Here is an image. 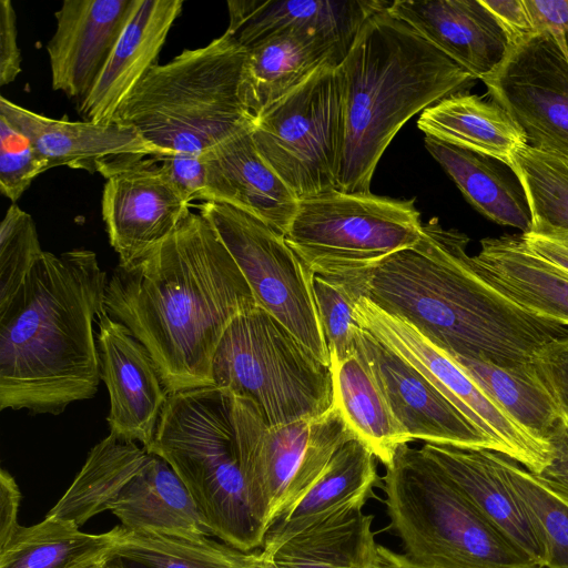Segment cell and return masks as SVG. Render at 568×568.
<instances>
[{
  "instance_id": "cell-1",
  "label": "cell",
  "mask_w": 568,
  "mask_h": 568,
  "mask_svg": "<svg viewBox=\"0 0 568 568\" xmlns=\"http://www.w3.org/2000/svg\"><path fill=\"white\" fill-rule=\"evenodd\" d=\"M257 306L239 265L200 213L108 280L104 311L151 354L166 392L214 385L212 361L241 313Z\"/></svg>"
},
{
  "instance_id": "cell-2",
  "label": "cell",
  "mask_w": 568,
  "mask_h": 568,
  "mask_svg": "<svg viewBox=\"0 0 568 568\" xmlns=\"http://www.w3.org/2000/svg\"><path fill=\"white\" fill-rule=\"evenodd\" d=\"M468 243L466 234L432 219L416 244L347 278L448 355L521 367L545 344L568 336V326L528 313L483 280Z\"/></svg>"
},
{
  "instance_id": "cell-3",
  "label": "cell",
  "mask_w": 568,
  "mask_h": 568,
  "mask_svg": "<svg viewBox=\"0 0 568 568\" xmlns=\"http://www.w3.org/2000/svg\"><path fill=\"white\" fill-rule=\"evenodd\" d=\"M106 273L93 251L43 252L0 310V409L59 415L101 381L93 323Z\"/></svg>"
},
{
  "instance_id": "cell-4",
  "label": "cell",
  "mask_w": 568,
  "mask_h": 568,
  "mask_svg": "<svg viewBox=\"0 0 568 568\" xmlns=\"http://www.w3.org/2000/svg\"><path fill=\"white\" fill-rule=\"evenodd\" d=\"M345 136L337 189L368 193L377 164L399 129L477 81L388 8L362 27L338 65Z\"/></svg>"
},
{
  "instance_id": "cell-5",
  "label": "cell",
  "mask_w": 568,
  "mask_h": 568,
  "mask_svg": "<svg viewBox=\"0 0 568 568\" xmlns=\"http://www.w3.org/2000/svg\"><path fill=\"white\" fill-rule=\"evenodd\" d=\"M246 49L227 32L155 64L113 121L168 154L204 153L255 120L242 95Z\"/></svg>"
},
{
  "instance_id": "cell-6",
  "label": "cell",
  "mask_w": 568,
  "mask_h": 568,
  "mask_svg": "<svg viewBox=\"0 0 568 568\" xmlns=\"http://www.w3.org/2000/svg\"><path fill=\"white\" fill-rule=\"evenodd\" d=\"M163 458L189 490L203 521L223 542L262 548L241 465L236 396L217 386L170 393L145 448Z\"/></svg>"
},
{
  "instance_id": "cell-7",
  "label": "cell",
  "mask_w": 568,
  "mask_h": 568,
  "mask_svg": "<svg viewBox=\"0 0 568 568\" xmlns=\"http://www.w3.org/2000/svg\"><path fill=\"white\" fill-rule=\"evenodd\" d=\"M390 527L405 554L434 568H542L518 550L420 448L385 466Z\"/></svg>"
},
{
  "instance_id": "cell-8",
  "label": "cell",
  "mask_w": 568,
  "mask_h": 568,
  "mask_svg": "<svg viewBox=\"0 0 568 568\" xmlns=\"http://www.w3.org/2000/svg\"><path fill=\"white\" fill-rule=\"evenodd\" d=\"M212 377L214 386L253 400L268 426L316 418L334 405L329 366L260 306L230 323Z\"/></svg>"
},
{
  "instance_id": "cell-9",
  "label": "cell",
  "mask_w": 568,
  "mask_h": 568,
  "mask_svg": "<svg viewBox=\"0 0 568 568\" xmlns=\"http://www.w3.org/2000/svg\"><path fill=\"white\" fill-rule=\"evenodd\" d=\"M423 225L414 199L333 189L300 199L284 236L314 274L347 277L416 244Z\"/></svg>"
},
{
  "instance_id": "cell-10",
  "label": "cell",
  "mask_w": 568,
  "mask_h": 568,
  "mask_svg": "<svg viewBox=\"0 0 568 568\" xmlns=\"http://www.w3.org/2000/svg\"><path fill=\"white\" fill-rule=\"evenodd\" d=\"M241 465L251 510L265 530L283 519L355 435L341 410L268 426L257 405L236 395Z\"/></svg>"
},
{
  "instance_id": "cell-11",
  "label": "cell",
  "mask_w": 568,
  "mask_h": 568,
  "mask_svg": "<svg viewBox=\"0 0 568 568\" xmlns=\"http://www.w3.org/2000/svg\"><path fill=\"white\" fill-rule=\"evenodd\" d=\"M252 136L298 200L337 189L345 136L338 67L323 65L270 105L254 120Z\"/></svg>"
},
{
  "instance_id": "cell-12",
  "label": "cell",
  "mask_w": 568,
  "mask_h": 568,
  "mask_svg": "<svg viewBox=\"0 0 568 568\" xmlns=\"http://www.w3.org/2000/svg\"><path fill=\"white\" fill-rule=\"evenodd\" d=\"M199 210L239 265L256 305L329 366L313 294L314 273L291 248L285 236L229 204L203 202Z\"/></svg>"
},
{
  "instance_id": "cell-13",
  "label": "cell",
  "mask_w": 568,
  "mask_h": 568,
  "mask_svg": "<svg viewBox=\"0 0 568 568\" xmlns=\"http://www.w3.org/2000/svg\"><path fill=\"white\" fill-rule=\"evenodd\" d=\"M358 324L416 367L503 454L534 474L550 462V446L519 427L444 351L404 320L364 296L355 302Z\"/></svg>"
},
{
  "instance_id": "cell-14",
  "label": "cell",
  "mask_w": 568,
  "mask_h": 568,
  "mask_svg": "<svg viewBox=\"0 0 568 568\" xmlns=\"http://www.w3.org/2000/svg\"><path fill=\"white\" fill-rule=\"evenodd\" d=\"M481 81L529 146L568 159V37L541 30L511 44Z\"/></svg>"
},
{
  "instance_id": "cell-15",
  "label": "cell",
  "mask_w": 568,
  "mask_h": 568,
  "mask_svg": "<svg viewBox=\"0 0 568 568\" xmlns=\"http://www.w3.org/2000/svg\"><path fill=\"white\" fill-rule=\"evenodd\" d=\"M356 355L373 374L408 442L497 452L491 439L416 367L364 328Z\"/></svg>"
},
{
  "instance_id": "cell-16",
  "label": "cell",
  "mask_w": 568,
  "mask_h": 568,
  "mask_svg": "<svg viewBox=\"0 0 568 568\" xmlns=\"http://www.w3.org/2000/svg\"><path fill=\"white\" fill-rule=\"evenodd\" d=\"M158 156L136 160L105 176L101 212L119 263L164 241L191 212Z\"/></svg>"
},
{
  "instance_id": "cell-17",
  "label": "cell",
  "mask_w": 568,
  "mask_h": 568,
  "mask_svg": "<svg viewBox=\"0 0 568 568\" xmlns=\"http://www.w3.org/2000/svg\"><path fill=\"white\" fill-rule=\"evenodd\" d=\"M101 381L110 395V434L148 448L169 393L145 346L104 310L98 316Z\"/></svg>"
},
{
  "instance_id": "cell-18",
  "label": "cell",
  "mask_w": 568,
  "mask_h": 568,
  "mask_svg": "<svg viewBox=\"0 0 568 568\" xmlns=\"http://www.w3.org/2000/svg\"><path fill=\"white\" fill-rule=\"evenodd\" d=\"M0 114L24 133L47 160L49 169L99 172L104 178L122 165L140 159L168 155L144 140L132 126L112 121L95 123L53 119L0 97Z\"/></svg>"
},
{
  "instance_id": "cell-19",
  "label": "cell",
  "mask_w": 568,
  "mask_h": 568,
  "mask_svg": "<svg viewBox=\"0 0 568 568\" xmlns=\"http://www.w3.org/2000/svg\"><path fill=\"white\" fill-rule=\"evenodd\" d=\"M134 0H64L47 44L51 85L80 102L102 71Z\"/></svg>"
},
{
  "instance_id": "cell-20",
  "label": "cell",
  "mask_w": 568,
  "mask_h": 568,
  "mask_svg": "<svg viewBox=\"0 0 568 568\" xmlns=\"http://www.w3.org/2000/svg\"><path fill=\"white\" fill-rule=\"evenodd\" d=\"M389 4L385 0H230L225 32L245 49L284 33L313 34L346 57L364 23Z\"/></svg>"
},
{
  "instance_id": "cell-21",
  "label": "cell",
  "mask_w": 568,
  "mask_h": 568,
  "mask_svg": "<svg viewBox=\"0 0 568 568\" xmlns=\"http://www.w3.org/2000/svg\"><path fill=\"white\" fill-rule=\"evenodd\" d=\"M388 11L476 80L494 73L510 47L480 0H395Z\"/></svg>"
},
{
  "instance_id": "cell-22",
  "label": "cell",
  "mask_w": 568,
  "mask_h": 568,
  "mask_svg": "<svg viewBox=\"0 0 568 568\" xmlns=\"http://www.w3.org/2000/svg\"><path fill=\"white\" fill-rule=\"evenodd\" d=\"M182 0H134L130 17L89 93L78 102L83 121L109 123L158 64Z\"/></svg>"
},
{
  "instance_id": "cell-23",
  "label": "cell",
  "mask_w": 568,
  "mask_h": 568,
  "mask_svg": "<svg viewBox=\"0 0 568 568\" xmlns=\"http://www.w3.org/2000/svg\"><path fill=\"white\" fill-rule=\"evenodd\" d=\"M252 126L205 152L206 202L229 204L285 235L298 197L258 152Z\"/></svg>"
},
{
  "instance_id": "cell-24",
  "label": "cell",
  "mask_w": 568,
  "mask_h": 568,
  "mask_svg": "<svg viewBox=\"0 0 568 568\" xmlns=\"http://www.w3.org/2000/svg\"><path fill=\"white\" fill-rule=\"evenodd\" d=\"M471 264L523 310L568 326V273L530 250L521 234L483 239Z\"/></svg>"
},
{
  "instance_id": "cell-25",
  "label": "cell",
  "mask_w": 568,
  "mask_h": 568,
  "mask_svg": "<svg viewBox=\"0 0 568 568\" xmlns=\"http://www.w3.org/2000/svg\"><path fill=\"white\" fill-rule=\"evenodd\" d=\"M420 449L518 550L542 567L538 536L490 450L428 443Z\"/></svg>"
},
{
  "instance_id": "cell-26",
  "label": "cell",
  "mask_w": 568,
  "mask_h": 568,
  "mask_svg": "<svg viewBox=\"0 0 568 568\" xmlns=\"http://www.w3.org/2000/svg\"><path fill=\"white\" fill-rule=\"evenodd\" d=\"M378 481L376 457L358 438L346 442L306 495L266 531L262 550L271 554L297 534L364 505Z\"/></svg>"
},
{
  "instance_id": "cell-27",
  "label": "cell",
  "mask_w": 568,
  "mask_h": 568,
  "mask_svg": "<svg viewBox=\"0 0 568 568\" xmlns=\"http://www.w3.org/2000/svg\"><path fill=\"white\" fill-rule=\"evenodd\" d=\"M345 54L332 42L306 33H284L246 49L242 95L253 118L298 88L325 64Z\"/></svg>"
},
{
  "instance_id": "cell-28",
  "label": "cell",
  "mask_w": 568,
  "mask_h": 568,
  "mask_svg": "<svg viewBox=\"0 0 568 568\" xmlns=\"http://www.w3.org/2000/svg\"><path fill=\"white\" fill-rule=\"evenodd\" d=\"M109 510L131 530L189 538L214 536L176 473L151 453Z\"/></svg>"
},
{
  "instance_id": "cell-29",
  "label": "cell",
  "mask_w": 568,
  "mask_h": 568,
  "mask_svg": "<svg viewBox=\"0 0 568 568\" xmlns=\"http://www.w3.org/2000/svg\"><path fill=\"white\" fill-rule=\"evenodd\" d=\"M417 126L425 136L493 158L510 169L516 153L528 145L523 131L501 106L466 91L424 110Z\"/></svg>"
},
{
  "instance_id": "cell-30",
  "label": "cell",
  "mask_w": 568,
  "mask_h": 568,
  "mask_svg": "<svg viewBox=\"0 0 568 568\" xmlns=\"http://www.w3.org/2000/svg\"><path fill=\"white\" fill-rule=\"evenodd\" d=\"M424 144L476 211L494 223L516 227L521 233L531 230L526 193L509 166L429 136H425Z\"/></svg>"
},
{
  "instance_id": "cell-31",
  "label": "cell",
  "mask_w": 568,
  "mask_h": 568,
  "mask_svg": "<svg viewBox=\"0 0 568 568\" xmlns=\"http://www.w3.org/2000/svg\"><path fill=\"white\" fill-rule=\"evenodd\" d=\"M150 457L135 442L109 434L94 445L84 465L48 517L71 520L79 527L109 510Z\"/></svg>"
},
{
  "instance_id": "cell-32",
  "label": "cell",
  "mask_w": 568,
  "mask_h": 568,
  "mask_svg": "<svg viewBox=\"0 0 568 568\" xmlns=\"http://www.w3.org/2000/svg\"><path fill=\"white\" fill-rule=\"evenodd\" d=\"M329 368L334 404L355 437L387 466L398 446L409 442L373 374L357 355L344 361L331 359Z\"/></svg>"
},
{
  "instance_id": "cell-33",
  "label": "cell",
  "mask_w": 568,
  "mask_h": 568,
  "mask_svg": "<svg viewBox=\"0 0 568 568\" xmlns=\"http://www.w3.org/2000/svg\"><path fill=\"white\" fill-rule=\"evenodd\" d=\"M373 519L357 508L297 534L271 554L262 552L278 568H372L377 545Z\"/></svg>"
},
{
  "instance_id": "cell-34",
  "label": "cell",
  "mask_w": 568,
  "mask_h": 568,
  "mask_svg": "<svg viewBox=\"0 0 568 568\" xmlns=\"http://www.w3.org/2000/svg\"><path fill=\"white\" fill-rule=\"evenodd\" d=\"M449 356L519 427L548 444L565 416L531 363L503 367L478 358Z\"/></svg>"
},
{
  "instance_id": "cell-35",
  "label": "cell",
  "mask_w": 568,
  "mask_h": 568,
  "mask_svg": "<svg viewBox=\"0 0 568 568\" xmlns=\"http://www.w3.org/2000/svg\"><path fill=\"white\" fill-rule=\"evenodd\" d=\"M119 535L120 526L88 534L71 520L45 516L33 526H20L0 548V568H80L109 554Z\"/></svg>"
},
{
  "instance_id": "cell-36",
  "label": "cell",
  "mask_w": 568,
  "mask_h": 568,
  "mask_svg": "<svg viewBox=\"0 0 568 568\" xmlns=\"http://www.w3.org/2000/svg\"><path fill=\"white\" fill-rule=\"evenodd\" d=\"M109 555L128 568H247L254 552L210 537L189 538L120 526L118 541Z\"/></svg>"
},
{
  "instance_id": "cell-37",
  "label": "cell",
  "mask_w": 568,
  "mask_h": 568,
  "mask_svg": "<svg viewBox=\"0 0 568 568\" xmlns=\"http://www.w3.org/2000/svg\"><path fill=\"white\" fill-rule=\"evenodd\" d=\"M490 455L524 507L544 550V568H568V498L514 459Z\"/></svg>"
},
{
  "instance_id": "cell-38",
  "label": "cell",
  "mask_w": 568,
  "mask_h": 568,
  "mask_svg": "<svg viewBox=\"0 0 568 568\" xmlns=\"http://www.w3.org/2000/svg\"><path fill=\"white\" fill-rule=\"evenodd\" d=\"M511 170L529 204V232L568 233V159L527 145L516 153Z\"/></svg>"
},
{
  "instance_id": "cell-39",
  "label": "cell",
  "mask_w": 568,
  "mask_h": 568,
  "mask_svg": "<svg viewBox=\"0 0 568 568\" xmlns=\"http://www.w3.org/2000/svg\"><path fill=\"white\" fill-rule=\"evenodd\" d=\"M313 294L329 358L347 359L357 353L362 326L355 316V302L361 296L346 277L314 274Z\"/></svg>"
},
{
  "instance_id": "cell-40",
  "label": "cell",
  "mask_w": 568,
  "mask_h": 568,
  "mask_svg": "<svg viewBox=\"0 0 568 568\" xmlns=\"http://www.w3.org/2000/svg\"><path fill=\"white\" fill-rule=\"evenodd\" d=\"M43 252L32 216L11 204L0 224V310L21 290Z\"/></svg>"
},
{
  "instance_id": "cell-41",
  "label": "cell",
  "mask_w": 568,
  "mask_h": 568,
  "mask_svg": "<svg viewBox=\"0 0 568 568\" xmlns=\"http://www.w3.org/2000/svg\"><path fill=\"white\" fill-rule=\"evenodd\" d=\"M47 170V160L31 140L0 114L1 194L16 204L33 180Z\"/></svg>"
},
{
  "instance_id": "cell-42",
  "label": "cell",
  "mask_w": 568,
  "mask_h": 568,
  "mask_svg": "<svg viewBox=\"0 0 568 568\" xmlns=\"http://www.w3.org/2000/svg\"><path fill=\"white\" fill-rule=\"evenodd\" d=\"M161 168L179 194L191 204L193 201L206 202L207 165L204 153L174 152L159 155Z\"/></svg>"
},
{
  "instance_id": "cell-43",
  "label": "cell",
  "mask_w": 568,
  "mask_h": 568,
  "mask_svg": "<svg viewBox=\"0 0 568 568\" xmlns=\"http://www.w3.org/2000/svg\"><path fill=\"white\" fill-rule=\"evenodd\" d=\"M531 364L568 419V336L556 338L540 347Z\"/></svg>"
},
{
  "instance_id": "cell-44",
  "label": "cell",
  "mask_w": 568,
  "mask_h": 568,
  "mask_svg": "<svg viewBox=\"0 0 568 568\" xmlns=\"http://www.w3.org/2000/svg\"><path fill=\"white\" fill-rule=\"evenodd\" d=\"M20 72L17 16L10 0H0V85L13 82Z\"/></svg>"
},
{
  "instance_id": "cell-45",
  "label": "cell",
  "mask_w": 568,
  "mask_h": 568,
  "mask_svg": "<svg viewBox=\"0 0 568 568\" xmlns=\"http://www.w3.org/2000/svg\"><path fill=\"white\" fill-rule=\"evenodd\" d=\"M509 39L510 45L538 32L525 0H480Z\"/></svg>"
},
{
  "instance_id": "cell-46",
  "label": "cell",
  "mask_w": 568,
  "mask_h": 568,
  "mask_svg": "<svg viewBox=\"0 0 568 568\" xmlns=\"http://www.w3.org/2000/svg\"><path fill=\"white\" fill-rule=\"evenodd\" d=\"M550 462L540 474H537L550 487L568 498V419L555 429L548 439Z\"/></svg>"
},
{
  "instance_id": "cell-47",
  "label": "cell",
  "mask_w": 568,
  "mask_h": 568,
  "mask_svg": "<svg viewBox=\"0 0 568 568\" xmlns=\"http://www.w3.org/2000/svg\"><path fill=\"white\" fill-rule=\"evenodd\" d=\"M21 494L14 478L6 469L0 471V548L3 547L16 530Z\"/></svg>"
},
{
  "instance_id": "cell-48",
  "label": "cell",
  "mask_w": 568,
  "mask_h": 568,
  "mask_svg": "<svg viewBox=\"0 0 568 568\" xmlns=\"http://www.w3.org/2000/svg\"><path fill=\"white\" fill-rule=\"evenodd\" d=\"M537 31L556 30L568 37V0H525Z\"/></svg>"
},
{
  "instance_id": "cell-49",
  "label": "cell",
  "mask_w": 568,
  "mask_h": 568,
  "mask_svg": "<svg viewBox=\"0 0 568 568\" xmlns=\"http://www.w3.org/2000/svg\"><path fill=\"white\" fill-rule=\"evenodd\" d=\"M527 246L568 273V233H521Z\"/></svg>"
},
{
  "instance_id": "cell-50",
  "label": "cell",
  "mask_w": 568,
  "mask_h": 568,
  "mask_svg": "<svg viewBox=\"0 0 568 568\" xmlns=\"http://www.w3.org/2000/svg\"><path fill=\"white\" fill-rule=\"evenodd\" d=\"M372 568H434L420 564L408 555L395 552L394 550L377 544Z\"/></svg>"
},
{
  "instance_id": "cell-51",
  "label": "cell",
  "mask_w": 568,
  "mask_h": 568,
  "mask_svg": "<svg viewBox=\"0 0 568 568\" xmlns=\"http://www.w3.org/2000/svg\"><path fill=\"white\" fill-rule=\"evenodd\" d=\"M80 568H128L119 558L106 554L104 557Z\"/></svg>"
},
{
  "instance_id": "cell-52",
  "label": "cell",
  "mask_w": 568,
  "mask_h": 568,
  "mask_svg": "<svg viewBox=\"0 0 568 568\" xmlns=\"http://www.w3.org/2000/svg\"><path fill=\"white\" fill-rule=\"evenodd\" d=\"M247 568H278L276 564L273 561V559L266 555H264L262 551L254 552L253 558L251 562L248 564Z\"/></svg>"
}]
</instances>
